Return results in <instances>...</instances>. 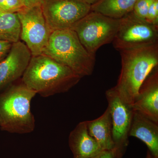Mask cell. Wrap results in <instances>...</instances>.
I'll list each match as a JSON object with an SVG mask.
<instances>
[{"mask_svg":"<svg viewBox=\"0 0 158 158\" xmlns=\"http://www.w3.org/2000/svg\"><path fill=\"white\" fill-rule=\"evenodd\" d=\"M81 79L69 67L42 54L31 57L22 82L37 94L48 97L67 92Z\"/></svg>","mask_w":158,"mask_h":158,"instance_id":"6da1fadb","label":"cell"},{"mask_svg":"<svg viewBox=\"0 0 158 158\" xmlns=\"http://www.w3.org/2000/svg\"><path fill=\"white\" fill-rule=\"evenodd\" d=\"M121 69L113 88L125 102L132 106L139 88L158 65V44L119 51Z\"/></svg>","mask_w":158,"mask_h":158,"instance_id":"7a4b0ae2","label":"cell"},{"mask_svg":"<svg viewBox=\"0 0 158 158\" xmlns=\"http://www.w3.org/2000/svg\"><path fill=\"white\" fill-rule=\"evenodd\" d=\"M42 55L69 67L81 78L92 74L96 60L71 29L53 31Z\"/></svg>","mask_w":158,"mask_h":158,"instance_id":"3957f363","label":"cell"},{"mask_svg":"<svg viewBox=\"0 0 158 158\" xmlns=\"http://www.w3.org/2000/svg\"><path fill=\"white\" fill-rule=\"evenodd\" d=\"M37 93L22 82L10 85L0 95V117L2 131L12 134H29L34 131L35 118L31 102Z\"/></svg>","mask_w":158,"mask_h":158,"instance_id":"277c9868","label":"cell"},{"mask_svg":"<svg viewBox=\"0 0 158 158\" xmlns=\"http://www.w3.org/2000/svg\"><path fill=\"white\" fill-rule=\"evenodd\" d=\"M120 19H115L90 11L71 30L76 33L83 45L94 56L102 46L113 42Z\"/></svg>","mask_w":158,"mask_h":158,"instance_id":"5b68a950","label":"cell"},{"mask_svg":"<svg viewBox=\"0 0 158 158\" xmlns=\"http://www.w3.org/2000/svg\"><path fill=\"white\" fill-rule=\"evenodd\" d=\"M112 43L118 51L158 44V27L131 11L120 19L118 31Z\"/></svg>","mask_w":158,"mask_h":158,"instance_id":"8992f818","label":"cell"},{"mask_svg":"<svg viewBox=\"0 0 158 158\" xmlns=\"http://www.w3.org/2000/svg\"><path fill=\"white\" fill-rule=\"evenodd\" d=\"M21 24L20 38L32 56L42 55L53 31L47 22L41 5L25 8L17 13Z\"/></svg>","mask_w":158,"mask_h":158,"instance_id":"52a82bcc","label":"cell"},{"mask_svg":"<svg viewBox=\"0 0 158 158\" xmlns=\"http://www.w3.org/2000/svg\"><path fill=\"white\" fill-rule=\"evenodd\" d=\"M43 12L53 31L71 29L90 11L91 6L83 0H43Z\"/></svg>","mask_w":158,"mask_h":158,"instance_id":"ba28073f","label":"cell"},{"mask_svg":"<svg viewBox=\"0 0 158 158\" xmlns=\"http://www.w3.org/2000/svg\"><path fill=\"white\" fill-rule=\"evenodd\" d=\"M106 96L112 118L115 149L118 158H122L128 146L134 111L131 106L122 100L113 87L106 91Z\"/></svg>","mask_w":158,"mask_h":158,"instance_id":"9c48e42d","label":"cell"},{"mask_svg":"<svg viewBox=\"0 0 158 158\" xmlns=\"http://www.w3.org/2000/svg\"><path fill=\"white\" fill-rule=\"evenodd\" d=\"M32 57L24 43H13L9 54L0 62V90L23 77Z\"/></svg>","mask_w":158,"mask_h":158,"instance_id":"30bf717a","label":"cell"},{"mask_svg":"<svg viewBox=\"0 0 158 158\" xmlns=\"http://www.w3.org/2000/svg\"><path fill=\"white\" fill-rule=\"evenodd\" d=\"M131 106L134 111L158 123V66L141 85Z\"/></svg>","mask_w":158,"mask_h":158,"instance_id":"8fae6325","label":"cell"},{"mask_svg":"<svg viewBox=\"0 0 158 158\" xmlns=\"http://www.w3.org/2000/svg\"><path fill=\"white\" fill-rule=\"evenodd\" d=\"M68 142L74 158H91L104 151L88 132L86 121L79 123L71 132Z\"/></svg>","mask_w":158,"mask_h":158,"instance_id":"7c38bea8","label":"cell"},{"mask_svg":"<svg viewBox=\"0 0 158 158\" xmlns=\"http://www.w3.org/2000/svg\"><path fill=\"white\" fill-rule=\"evenodd\" d=\"M129 136L143 141L152 158H158V123L134 111Z\"/></svg>","mask_w":158,"mask_h":158,"instance_id":"4fadbf2b","label":"cell"},{"mask_svg":"<svg viewBox=\"0 0 158 158\" xmlns=\"http://www.w3.org/2000/svg\"><path fill=\"white\" fill-rule=\"evenodd\" d=\"M86 123L90 135L97 141L102 149L104 151L115 149L112 118L108 107L101 116L94 120L86 121Z\"/></svg>","mask_w":158,"mask_h":158,"instance_id":"5bb4252c","label":"cell"},{"mask_svg":"<svg viewBox=\"0 0 158 158\" xmlns=\"http://www.w3.org/2000/svg\"><path fill=\"white\" fill-rule=\"evenodd\" d=\"M137 0H98L91 5L90 11L115 19H121L133 11Z\"/></svg>","mask_w":158,"mask_h":158,"instance_id":"9a60e30c","label":"cell"},{"mask_svg":"<svg viewBox=\"0 0 158 158\" xmlns=\"http://www.w3.org/2000/svg\"><path fill=\"white\" fill-rule=\"evenodd\" d=\"M21 24L17 13L0 11V40L12 43L19 41Z\"/></svg>","mask_w":158,"mask_h":158,"instance_id":"2e32d148","label":"cell"},{"mask_svg":"<svg viewBox=\"0 0 158 158\" xmlns=\"http://www.w3.org/2000/svg\"><path fill=\"white\" fill-rule=\"evenodd\" d=\"M21 0H0V11L17 13L25 8Z\"/></svg>","mask_w":158,"mask_h":158,"instance_id":"e0dca14e","label":"cell"},{"mask_svg":"<svg viewBox=\"0 0 158 158\" xmlns=\"http://www.w3.org/2000/svg\"><path fill=\"white\" fill-rule=\"evenodd\" d=\"M155 0H137L133 9V12L136 16L145 19L150 5Z\"/></svg>","mask_w":158,"mask_h":158,"instance_id":"ac0fdd59","label":"cell"},{"mask_svg":"<svg viewBox=\"0 0 158 158\" xmlns=\"http://www.w3.org/2000/svg\"><path fill=\"white\" fill-rule=\"evenodd\" d=\"M145 20L158 27V0H155L150 6Z\"/></svg>","mask_w":158,"mask_h":158,"instance_id":"d6986e66","label":"cell"},{"mask_svg":"<svg viewBox=\"0 0 158 158\" xmlns=\"http://www.w3.org/2000/svg\"><path fill=\"white\" fill-rule=\"evenodd\" d=\"M12 44L9 41L0 40V62L8 56Z\"/></svg>","mask_w":158,"mask_h":158,"instance_id":"ffe728a7","label":"cell"},{"mask_svg":"<svg viewBox=\"0 0 158 158\" xmlns=\"http://www.w3.org/2000/svg\"><path fill=\"white\" fill-rule=\"evenodd\" d=\"M91 158H119L116 150L104 151L98 155Z\"/></svg>","mask_w":158,"mask_h":158,"instance_id":"44dd1931","label":"cell"},{"mask_svg":"<svg viewBox=\"0 0 158 158\" xmlns=\"http://www.w3.org/2000/svg\"><path fill=\"white\" fill-rule=\"evenodd\" d=\"M26 8H30L33 6L41 5L43 0H21Z\"/></svg>","mask_w":158,"mask_h":158,"instance_id":"7402d4cb","label":"cell"},{"mask_svg":"<svg viewBox=\"0 0 158 158\" xmlns=\"http://www.w3.org/2000/svg\"><path fill=\"white\" fill-rule=\"evenodd\" d=\"M83 1H85V2L88 3L89 5L91 6V5L94 4V3H96L98 0H83Z\"/></svg>","mask_w":158,"mask_h":158,"instance_id":"603a6c76","label":"cell"},{"mask_svg":"<svg viewBox=\"0 0 158 158\" xmlns=\"http://www.w3.org/2000/svg\"><path fill=\"white\" fill-rule=\"evenodd\" d=\"M145 158H152V156L150 152L149 151L147 152V155H146Z\"/></svg>","mask_w":158,"mask_h":158,"instance_id":"cb8c5ba5","label":"cell"},{"mask_svg":"<svg viewBox=\"0 0 158 158\" xmlns=\"http://www.w3.org/2000/svg\"><path fill=\"white\" fill-rule=\"evenodd\" d=\"M1 125H2V120H1V117H0V127L1 126Z\"/></svg>","mask_w":158,"mask_h":158,"instance_id":"d4e9b609","label":"cell"}]
</instances>
